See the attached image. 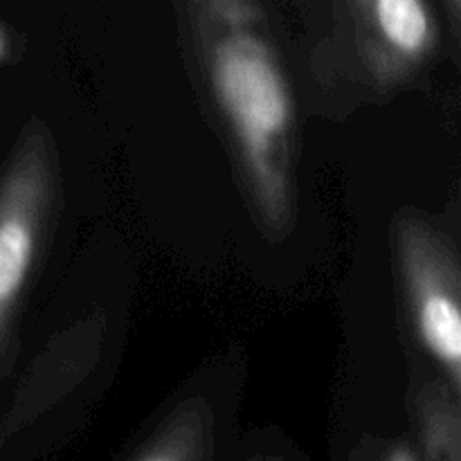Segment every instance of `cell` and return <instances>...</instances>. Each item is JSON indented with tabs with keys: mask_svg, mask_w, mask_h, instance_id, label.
<instances>
[{
	"mask_svg": "<svg viewBox=\"0 0 461 461\" xmlns=\"http://www.w3.org/2000/svg\"><path fill=\"white\" fill-rule=\"evenodd\" d=\"M212 102L270 230L293 216L295 106L259 0H185Z\"/></svg>",
	"mask_w": 461,
	"mask_h": 461,
	"instance_id": "1",
	"label": "cell"
},
{
	"mask_svg": "<svg viewBox=\"0 0 461 461\" xmlns=\"http://www.w3.org/2000/svg\"><path fill=\"white\" fill-rule=\"evenodd\" d=\"M59 201V160L48 126L25 124L0 176V367L12 351L30 286Z\"/></svg>",
	"mask_w": 461,
	"mask_h": 461,
	"instance_id": "2",
	"label": "cell"
},
{
	"mask_svg": "<svg viewBox=\"0 0 461 461\" xmlns=\"http://www.w3.org/2000/svg\"><path fill=\"white\" fill-rule=\"evenodd\" d=\"M396 261L419 342L439 365L450 390H461V279L453 241L428 216L396 219Z\"/></svg>",
	"mask_w": 461,
	"mask_h": 461,
	"instance_id": "3",
	"label": "cell"
},
{
	"mask_svg": "<svg viewBox=\"0 0 461 461\" xmlns=\"http://www.w3.org/2000/svg\"><path fill=\"white\" fill-rule=\"evenodd\" d=\"M354 54L376 88H401L430 63L439 27L428 0H340Z\"/></svg>",
	"mask_w": 461,
	"mask_h": 461,
	"instance_id": "4",
	"label": "cell"
},
{
	"mask_svg": "<svg viewBox=\"0 0 461 461\" xmlns=\"http://www.w3.org/2000/svg\"><path fill=\"white\" fill-rule=\"evenodd\" d=\"M446 7H448V14H450V21L457 25L459 21V9H461V0H446Z\"/></svg>",
	"mask_w": 461,
	"mask_h": 461,
	"instance_id": "5",
	"label": "cell"
},
{
	"mask_svg": "<svg viewBox=\"0 0 461 461\" xmlns=\"http://www.w3.org/2000/svg\"><path fill=\"white\" fill-rule=\"evenodd\" d=\"M7 54H9V39H7V34H5L3 27H0V61H3V59H7Z\"/></svg>",
	"mask_w": 461,
	"mask_h": 461,
	"instance_id": "6",
	"label": "cell"
},
{
	"mask_svg": "<svg viewBox=\"0 0 461 461\" xmlns=\"http://www.w3.org/2000/svg\"><path fill=\"white\" fill-rule=\"evenodd\" d=\"M142 461H174L169 453H158V455H151V457L142 459Z\"/></svg>",
	"mask_w": 461,
	"mask_h": 461,
	"instance_id": "7",
	"label": "cell"
}]
</instances>
